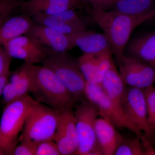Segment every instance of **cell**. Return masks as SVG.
Masks as SVG:
<instances>
[{
  "mask_svg": "<svg viewBox=\"0 0 155 155\" xmlns=\"http://www.w3.org/2000/svg\"><path fill=\"white\" fill-rule=\"evenodd\" d=\"M89 12L107 37L118 64L125 55V47L136 28L155 17V9L148 14L133 16L111 11L90 8Z\"/></svg>",
  "mask_w": 155,
  "mask_h": 155,
  "instance_id": "obj_1",
  "label": "cell"
},
{
  "mask_svg": "<svg viewBox=\"0 0 155 155\" xmlns=\"http://www.w3.org/2000/svg\"><path fill=\"white\" fill-rule=\"evenodd\" d=\"M35 99L62 112L73 109L77 103L72 94L51 69L34 65L30 91Z\"/></svg>",
  "mask_w": 155,
  "mask_h": 155,
  "instance_id": "obj_2",
  "label": "cell"
},
{
  "mask_svg": "<svg viewBox=\"0 0 155 155\" xmlns=\"http://www.w3.org/2000/svg\"><path fill=\"white\" fill-rule=\"evenodd\" d=\"M37 102L28 94L6 105L0 122L1 155L12 154L28 113Z\"/></svg>",
  "mask_w": 155,
  "mask_h": 155,
  "instance_id": "obj_3",
  "label": "cell"
},
{
  "mask_svg": "<svg viewBox=\"0 0 155 155\" xmlns=\"http://www.w3.org/2000/svg\"><path fill=\"white\" fill-rule=\"evenodd\" d=\"M41 63L54 73L77 102L86 98V79L79 68L78 60L71 58L67 52L51 53Z\"/></svg>",
  "mask_w": 155,
  "mask_h": 155,
  "instance_id": "obj_4",
  "label": "cell"
},
{
  "mask_svg": "<svg viewBox=\"0 0 155 155\" xmlns=\"http://www.w3.org/2000/svg\"><path fill=\"white\" fill-rule=\"evenodd\" d=\"M61 112L37 102L31 107L19 137V140H30L36 143L54 140Z\"/></svg>",
  "mask_w": 155,
  "mask_h": 155,
  "instance_id": "obj_5",
  "label": "cell"
},
{
  "mask_svg": "<svg viewBox=\"0 0 155 155\" xmlns=\"http://www.w3.org/2000/svg\"><path fill=\"white\" fill-rule=\"evenodd\" d=\"M85 95L86 98L96 106L99 115L101 118L108 120L115 126L130 130L144 142L142 131L130 121L122 106L107 95L101 84L87 81Z\"/></svg>",
  "mask_w": 155,
  "mask_h": 155,
  "instance_id": "obj_6",
  "label": "cell"
},
{
  "mask_svg": "<svg viewBox=\"0 0 155 155\" xmlns=\"http://www.w3.org/2000/svg\"><path fill=\"white\" fill-rule=\"evenodd\" d=\"M74 114L78 140L75 154L87 155L98 143L95 124L98 110L93 103L85 98L76 107Z\"/></svg>",
  "mask_w": 155,
  "mask_h": 155,
  "instance_id": "obj_7",
  "label": "cell"
},
{
  "mask_svg": "<svg viewBox=\"0 0 155 155\" xmlns=\"http://www.w3.org/2000/svg\"><path fill=\"white\" fill-rule=\"evenodd\" d=\"M121 106L128 118L142 131L144 143L153 132L148 122L146 100L143 90L132 87H126Z\"/></svg>",
  "mask_w": 155,
  "mask_h": 155,
  "instance_id": "obj_8",
  "label": "cell"
},
{
  "mask_svg": "<svg viewBox=\"0 0 155 155\" xmlns=\"http://www.w3.org/2000/svg\"><path fill=\"white\" fill-rule=\"evenodd\" d=\"M119 65L126 86L143 90L155 82L154 68L150 63L124 55Z\"/></svg>",
  "mask_w": 155,
  "mask_h": 155,
  "instance_id": "obj_9",
  "label": "cell"
},
{
  "mask_svg": "<svg viewBox=\"0 0 155 155\" xmlns=\"http://www.w3.org/2000/svg\"><path fill=\"white\" fill-rule=\"evenodd\" d=\"M3 46L12 58L32 65L41 63L51 54L49 50L27 35L13 39Z\"/></svg>",
  "mask_w": 155,
  "mask_h": 155,
  "instance_id": "obj_10",
  "label": "cell"
},
{
  "mask_svg": "<svg viewBox=\"0 0 155 155\" xmlns=\"http://www.w3.org/2000/svg\"><path fill=\"white\" fill-rule=\"evenodd\" d=\"M26 35L51 53L68 52L74 47L68 35L43 24L35 22Z\"/></svg>",
  "mask_w": 155,
  "mask_h": 155,
  "instance_id": "obj_11",
  "label": "cell"
},
{
  "mask_svg": "<svg viewBox=\"0 0 155 155\" xmlns=\"http://www.w3.org/2000/svg\"><path fill=\"white\" fill-rule=\"evenodd\" d=\"M82 0H28L22 2L19 10L32 17H47L59 14L81 5Z\"/></svg>",
  "mask_w": 155,
  "mask_h": 155,
  "instance_id": "obj_12",
  "label": "cell"
},
{
  "mask_svg": "<svg viewBox=\"0 0 155 155\" xmlns=\"http://www.w3.org/2000/svg\"><path fill=\"white\" fill-rule=\"evenodd\" d=\"M32 19L36 23L52 27L67 35L86 29L85 22L75 9H69L52 16L34 17Z\"/></svg>",
  "mask_w": 155,
  "mask_h": 155,
  "instance_id": "obj_13",
  "label": "cell"
},
{
  "mask_svg": "<svg viewBox=\"0 0 155 155\" xmlns=\"http://www.w3.org/2000/svg\"><path fill=\"white\" fill-rule=\"evenodd\" d=\"M68 36L74 46L79 48L83 54L97 55L112 51L110 42L104 33H97L86 29Z\"/></svg>",
  "mask_w": 155,
  "mask_h": 155,
  "instance_id": "obj_14",
  "label": "cell"
},
{
  "mask_svg": "<svg viewBox=\"0 0 155 155\" xmlns=\"http://www.w3.org/2000/svg\"><path fill=\"white\" fill-rule=\"evenodd\" d=\"M97 141L104 155H113L123 137L118 133L115 126L110 122L103 118L97 119L95 124Z\"/></svg>",
  "mask_w": 155,
  "mask_h": 155,
  "instance_id": "obj_15",
  "label": "cell"
},
{
  "mask_svg": "<svg viewBox=\"0 0 155 155\" xmlns=\"http://www.w3.org/2000/svg\"><path fill=\"white\" fill-rule=\"evenodd\" d=\"M125 52L127 56L150 64L155 62V30L128 41Z\"/></svg>",
  "mask_w": 155,
  "mask_h": 155,
  "instance_id": "obj_16",
  "label": "cell"
},
{
  "mask_svg": "<svg viewBox=\"0 0 155 155\" xmlns=\"http://www.w3.org/2000/svg\"><path fill=\"white\" fill-rule=\"evenodd\" d=\"M35 22L25 14L11 17L0 25V42L3 45L28 33Z\"/></svg>",
  "mask_w": 155,
  "mask_h": 155,
  "instance_id": "obj_17",
  "label": "cell"
},
{
  "mask_svg": "<svg viewBox=\"0 0 155 155\" xmlns=\"http://www.w3.org/2000/svg\"><path fill=\"white\" fill-rule=\"evenodd\" d=\"M100 84L107 95L121 106L126 85L115 64L105 73Z\"/></svg>",
  "mask_w": 155,
  "mask_h": 155,
  "instance_id": "obj_18",
  "label": "cell"
},
{
  "mask_svg": "<svg viewBox=\"0 0 155 155\" xmlns=\"http://www.w3.org/2000/svg\"><path fill=\"white\" fill-rule=\"evenodd\" d=\"M155 9L154 0H118L109 11L140 16L148 14Z\"/></svg>",
  "mask_w": 155,
  "mask_h": 155,
  "instance_id": "obj_19",
  "label": "cell"
},
{
  "mask_svg": "<svg viewBox=\"0 0 155 155\" xmlns=\"http://www.w3.org/2000/svg\"><path fill=\"white\" fill-rule=\"evenodd\" d=\"M34 65L25 63L11 75L10 82L14 84L19 98L28 95L33 78Z\"/></svg>",
  "mask_w": 155,
  "mask_h": 155,
  "instance_id": "obj_20",
  "label": "cell"
},
{
  "mask_svg": "<svg viewBox=\"0 0 155 155\" xmlns=\"http://www.w3.org/2000/svg\"><path fill=\"white\" fill-rule=\"evenodd\" d=\"M57 130L65 135L78 149V136L74 112L72 109L61 112L60 121Z\"/></svg>",
  "mask_w": 155,
  "mask_h": 155,
  "instance_id": "obj_21",
  "label": "cell"
},
{
  "mask_svg": "<svg viewBox=\"0 0 155 155\" xmlns=\"http://www.w3.org/2000/svg\"><path fill=\"white\" fill-rule=\"evenodd\" d=\"M77 60L79 68L87 81L100 84L98 65L96 55L83 54Z\"/></svg>",
  "mask_w": 155,
  "mask_h": 155,
  "instance_id": "obj_22",
  "label": "cell"
},
{
  "mask_svg": "<svg viewBox=\"0 0 155 155\" xmlns=\"http://www.w3.org/2000/svg\"><path fill=\"white\" fill-rule=\"evenodd\" d=\"M141 140L140 137L137 135L134 138L128 139L123 137L114 155H144L145 151L142 147Z\"/></svg>",
  "mask_w": 155,
  "mask_h": 155,
  "instance_id": "obj_23",
  "label": "cell"
},
{
  "mask_svg": "<svg viewBox=\"0 0 155 155\" xmlns=\"http://www.w3.org/2000/svg\"><path fill=\"white\" fill-rule=\"evenodd\" d=\"M146 100L148 122L151 131L155 130V88L151 85L143 89Z\"/></svg>",
  "mask_w": 155,
  "mask_h": 155,
  "instance_id": "obj_24",
  "label": "cell"
},
{
  "mask_svg": "<svg viewBox=\"0 0 155 155\" xmlns=\"http://www.w3.org/2000/svg\"><path fill=\"white\" fill-rule=\"evenodd\" d=\"M22 2L19 0H0V25L11 17L12 12L20 7Z\"/></svg>",
  "mask_w": 155,
  "mask_h": 155,
  "instance_id": "obj_25",
  "label": "cell"
},
{
  "mask_svg": "<svg viewBox=\"0 0 155 155\" xmlns=\"http://www.w3.org/2000/svg\"><path fill=\"white\" fill-rule=\"evenodd\" d=\"M112 51L96 55L99 69V81L101 84L105 73L114 64L112 58Z\"/></svg>",
  "mask_w": 155,
  "mask_h": 155,
  "instance_id": "obj_26",
  "label": "cell"
},
{
  "mask_svg": "<svg viewBox=\"0 0 155 155\" xmlns=\"http://www.w3.org/2000/svg\"><path fill=\"white\" fill-rule=\"evenodd\" d=\"M19 141L20 143L16 147L12 155H35L38 143L30 140Z\"/></svg>",
  "mask_w": 155,
  "mask_h": 155,
  "instance_id": "obj_27",
  "label": "cell"
},
{
  "mask_svg": "<svg viewBox=\"0 0 155 155\" xmlns=\"http://www.w3.org/2000/svg\"><path fill=\"white\" fill-rule=\"evenodd\" d=\"M55 142L54 140H45L39 143L35 155H60Z\"/></svg>",
  "mask_w": 155,
  "mask_h": 155,
  "instance_id": "obj_28",
  "label": "cell"
},
{
  "mask_svg": "<svg viewBox=\"0 0 155 155\" xmlns=\"http://www.w3.org/2000/svg\"><path fill=\"white\" fill-rule=\"evenodd\" d=\"M0 95L2 96L3 102L6 105L19 99L16 88L10 81L5 87Z\"/></svg>",
  "mask_w": 155,
  "mask_h": 155,
  "instance_id": "obj_29",
  "label": "cell"
},
{
  "mask_svg": "<svg viewBox=\"0 0 155 155\" xmlns=\"http://www.w3.org/2000/svg\"><path fill=\"white\" fill-rule=\"evenodd\" d=\"M118 0H82L88 3L92 8L108 11L110 10Z\"/></svg>",
  "mask_w": 155,
  "mask_h": 155,
  "instance_id": "obj_30",
  "label": "cell"
},
{
  "mask_svg": "<svg viewBox=\"0 0 155 155\" xmlns=\"http://www.w3.org/2000/svg\"><path fill=\"white\" fill-rule=\"evenodd\" d=\"M12 57L8 54L5 49L0 48V74L5 71L10 70V64L12 60Z\"/></svg>",
  "mask_w": 155,
  "mask_h": 155,
  "instance_id": "obj_31",
  "label": "cell"
},
{
  "mask_svg": "<svg viewBox=\"0 0 155 155\" xmlns=\"http://www.w3.org/2000/svg\"><path fill=\"white\" fill-rule=\"evenodd\" d=\"M12 72L10 70L5 71L0 74V93L2 91L8 83L9 77Z\"/></svg>",
  "mask_w": 155,
  "mask_h": 155,
  "instance_id": "obj_32",
  "label": "cell"
},
{
  "mask_svg": "<svg viewBox=\"0 0 155 155\" xmlns=\"http://www.w3.org/2000/svg\"><path fill=\"white\" fill-rule=\"evenodd\" d=\"M152 64V65H153V67L154 68V70H155V62H153V63H151V64Z\"/></svg>",
  "mask_w": 155,
  "mask_h": 155,
  "instance_id": "obj_33",
  "label": "cell"
}]
</instances>
